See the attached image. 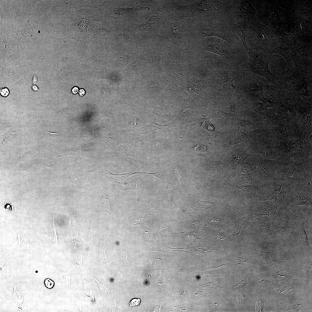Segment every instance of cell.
Here are the masks:
<instances>
[{
    "label": "cell",
    "mask_w": 312,
    "mask_h": 312,
    "mask_svg": "<svg viewBox=\"0 0 312 312\" xmlns=\"http://www.w3.org/2000/svg\"><path fill=\"white\" fill-rule=\"evenodd\" d=\"M260 131L259 129H257L247 132H236L231 137L227 143L229 145H232L236 143L244 142L249 140L253 136L258 133Z\"/></svg>",
    "instance_id": "obj_6"
},
{
    "label": "cell",
    "mask_w": 312,
    "mask_h": 312,
    "mask_svg": "<svg viewBox=\"0 0 312 312\" xmlns=\"http://www.w3.org/2000/svg\"><path fill=\"white\" fill-rule=\"evenodd\" d=\"M31 88L34 91H38L39 90L38 86L35 84H33L31 86Z\"/></svg>",
    "instance_id": "obj_22"
},
{
    "label": "cell",
    "mask_w": 312,
    "mask_h": 312,
    "mask_svg": "<svg viewBox=\"0 0 312 312\" xmlns=\"http://www.w3.org/2000/svg\"><path fill=\"white\" fill-rule=\"evenodd\" d=\"M204 50L218 55L230 63L234 61V56L226 47L221 44H208L206 46Z\"/></svg>",
    "instance_id": "obj_4"
},
{
    "label": "cell",
    "mask_w": 312,
    "mask_h": 312,
    "mask_svg": "<svg viewBox=\"0 0 312 312\" xmlns=\"http://www.w3.org/2000/svg\"><path fill=\"white\" fill-rule=\"evenodd\" d=\"M272 96H271V99L265 98L263 95L259 97L260 100L267 108L273 107L274 105V103L272 100Z\"/></svg>",
    "instance_id": "obj_15"
},
{
    "label": "cell",
    "mask_w": 312,
    "mask_h": 312,
    "mask_svg": "<svg viewBox=\"0 0 312 312\" xmlns=\"http://www.w3.org/2000/svg\"><path fill=\"white\" fill-rule=\"evenodd\" d=\"M248 20L245 19L238 24L234 25L233 29L234 32L240 38L246 51L248 49L246 41V33Z\"/></svg>",
    "instance_id": "obj_7"
},
{
    "label": "cell",
    "mask_w": 312,
    "mask_h": 312,
    "mask_svg": "<svg viewBox=\"0 0 312 312\" xmlns=\"http://www.w3.org/2000/svg\"><path fill=\"white\" fill-rule=\"evenodd\" d=\"M215 72L223 87L227 92L230 94H233L235 88L233 82L237 79L226 71H216Z\"/></svg>",
    "instance_id": "obj_5"
},
{
    "label": "cell",
    "mask_w": 312,
    "mask_h": 312,
    "mask_svg": "<svg viewBox=\"0 0 312 312\" xmlns=\"http://www.w3.org/2000/svg\"><path fill=\"white\" fill-rule=\"evenodd\" d=\"M44 283L45 286L49 289L53 288L55 285L54 282L49 278L46 279Z\"/></svg>",
    "instance_id": "obj_18"
},
{
    "label": "cell",
    "mask_w": 312,
    "mask_h": 312,
    "mask_svg": "<svg viewBox=\"0 0 312 312\" xmlns=\"http://www.w3.org/2000/svg\"><path fill=\"white\" fill-rule=\"evenodd\" d=\"M141 301V299L140 298H133L129 302V306L131 307L138 306L140 305Z\"/></svg>",
    "instance_id": "obj_17"
},
{
    "label": "cell",
    "mask_w": 312,
    "mask_h": 312,
    "mask_svg": "<svg viewBox=\"0 0 312 312\" xmlns=\"http://www.w3.org/2000/svg\"><path fill=\"white\" fill-rule=\"evenodd\" d=\"M246 51L249 57L248 65L250 71L266 78L272 83H275L277 77L270 72L268 67L270 56L255 52L250 48Z\"/></svg>",
    "instance_id": "obj_1"
},
{
    "label": "cell",
    "mask_w": 312,
    "mask_h": 312,
    "mask_svg": "<svg viewBox=\"0 0 312 312\" xmlns=\"http://www.w3.org/2000/svg\"><path fill=\"white\" fill-rule=\"evenodd\" d=\"M264 87V84L253 77L246 80L244 84L243 91L245 93L258 94L260 97L263 95Z\"/></svg>",
    "instance_id": "obj_3"
},
{
    "label": "cell",
    "mask_w": 312,
    "mask_h": 312,
    "mask_svg": "<svg viewBox=\"0 0 312 312\" xmlns=\"http://www.w3.org/2000/svg\"><path fill=\"white\" fill-rule=\"evenodd\" d=\"M79 93L80 96H83L85 94V91L83 89H81L79 91Z\"/></svg>",
    "instance_id": "obj_23"
},
{
    "label": "cell",
    "mask_w": 312,
    "mask_h": 312,
    "mask_svg": "<svg viewBox=\"0 0 312 312\" xmlns=\"http://www.w3.org/2000/svg\"><path fill=\"white\" fill-rule=\"evenodd\" d=\"M277 103L276 104L274 103V105H274L273 106L274 107V110L276 115L281 117L288 114L289 112V109L286 104L283 101Z\"/></svg>",
    "instance_id": "obj_12"
},
{
    "label": "cell",
    "mask_w": 312,
    "mask_h": 312,
    "mask_svg": "<svg viewBox=\"0 0 312 312\" xmlns=\"http://www.w3.org/2000/svg\"><path fill=\"white\" fill-rule=\"evenodd\" d=\"M90 232L91 233V234L92 235H94L95 233V227L94 225V224L92 220L90 222Z\"/></svg>",
    "instance_id": "obj_20"
},
{
    "label": "cell",
    "mask_w": 312,
    "mask_h": 312,
    "mask_svg": "<svg viewBox=\"0 0 312 312\" xmlns=\"http://www.w3.org/2000/svg\"><path fill=\"white\" fill-rule=\"evenodd\" d=\"M220 1H201L198 9L203 12H213L218 10L222 3Z\"/></svg>",
    "instance_id": "obj_9"
},
{
    "label": "cell",
    "mask_w": 312,
    "mask_h": 312,
    "mask_svg": "<svg viewBox=\"0 0 312 312\" xmlns=\"http://www.w3.org/2000/svg\"><path fill=\"white\" fill-rule=\"evenodd\" d=\"M201 34L204 38L215 36L221 38L228 42L231 41V40L226 34L213 28L205 27L201 29Z\"/></svg>",
    "instance_id": "obj_8"
},
{
    "label": "cell",
    "mask_w": 312,
    "mask_h": 312,
    "mask_svg": "<svg viewBox=\"0 0 312 312\" xmlns=\"http://www.w3.org/2000/svg\"><path fill=\"white\" fill-rule=\"evenodd\" d=\"M310 82L306 80H303L297 84L295 90L297 95L305 97L309 95L308 87Z\"/></svg>",
    "instance_id": "obj_11"
},
{
    "label": "cell",
    "mask_w": 312,
    "mask_h": 312,
    "mask_svg": "<svg viewBox=\"0 0 312 312\" xmlns=\"http://www.w3.org/2000/svg\"><path fill=\"white\" fill-rule=\"evenodd\" d=\"M187 125L183 127L176 131L174 133V137L177 142L181 145L184 135V133L187 127Z\"/></svg>",
    "instance_id": "obj_14"
},
{
    "label": "cell",
    "mask_w": 312,
    "mask_h": 312,
    "mask_svg": "<svg viewBox=\"0 0 312 312\" xmlns=\"http://www.w3.org/2000/svg\"><path fill=\"white\" fill-rule=\"evenodd\" d=\"M85 175L84 173H80V174H75L72 178L73 180H75L73 181L77 185H80L81 182L83 180L84 177V175Z\"/></svg>",
    "instance_id": "obj_16"
},
{
    "label": "cell",
    "mask_w": 312,
    "mask_h": 312,
    "mask_svg": "<svg viewBox=\"0 0 312 312\" xmlns=\"http://www.w3.org/2000/svg\"><path fill=\"white\" fill-rule=\"evenodd\" d=\"M78 88L77 87H74L72 90V93L73 94H76L78 92Z\"/></svg>",
    "instance_id": "obj_21"
},
{
    "label": "cell",
    "mask_w": 312,
    "mask_h": 312,
    "mask_svg": "<svg viewBox=\"0 0 312 312\" xmlns=\"http://www.w3.org/2000/svg\"><path fill=\"white\" fill-rule=\"evenodd\" d=\"M32 80L33 83L36 84V83L37 79L36 75H35L33 76Z\"/></svg>",
    "instance_id": "obj_24"
},
{
    "label": "cell",
    "mask_w": 312,
    "mask_h": 312,
    "mask_svg": "<svg viewBox=\"0 0 312 312\" xmlns=\"http://www.w3.org/2000/svg\"><path fill=\"white\" fill-rule=\"evenodd\" d=\"M298 237L299 241L309 246L307 236L305 231L304 224L302 222L299 230Z\"/></svg>",
    "instance_id": "obj_13"
},
{
    "label": "cell",
    "mask_w": 312,
    "mask_h": 312,
    "mask_svg": "<svg viewBox=\"0 0 312 312\" xmlns=\"http://www.w3.org/2000/svg\"><path fill=\"white\" fill-rule=\"evenodd\" d=\"M294 45H282L274 49L272 53L279 54L286 60L289 68L293 66L298 60V50Z\"/></svg>",
    "instance_id": "obj_2"
},
{
    "label": "cell",
    "mask_w": 312,
    "mask_h": 312,
    "mask_svg": "<svg viewBox=\"0 0 312 312\" xmlns=\"http://www.w3.org/2000/svg\"><path fill=\"white\" fill-rule=\"evenodd\" d=\"M0 92L2 96L6 97L8 95L9 93V91L7 88L3 87L0 89Z\"/></svg>",
    "instance_id": "obj_19"
},
{
    "label": "cell",
    "mask_w": 312,
    "mask_h": 312,
    "mask_svg": "<svg viewBox=\"0 0 312 312\" xmlns=\"http://www.w3.org/2000/svg\"><path fill=\"white\" fill-rule=\"evenodd\" d=\"M245 104L248 108L255 111L263 117H265L267 108L262 102L248 101Z\"/></svg>",
    "instance_id": "obj_10"
}]
</instances>
